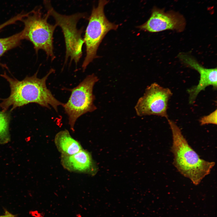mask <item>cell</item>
Returning a JSON list of instances; mask_svg holds the SVG:
<instances>
[{
    "instance_id": "1",
    "label": "cell",
    "mask_w": 217,
    "mask_h": 217,
    "mask_svg": "<svg viewBox=\"0 0 217 217\" xmlns=\"http://www.w3.org/2000/svg\"><path fill=\"white\" fill-rule=\"evenodd\" d=\"M51 68L42 78L37 77L38 71L32 76H27L21 80L8 76L5 72L1 76L8 83L11 90L7 98L0 99V108L6 111L11 107L10 111L16 108L31 103L37 104L48 109L51 106L57 112L58 107L64 103L57 99L48 89L46 81L50 74L55 72Z\"/></svg>"
},
{
    "instance_id": "2",
    "label": "cell",
    "mask_w": 217,
    "mask_h": 217,
    "mask_svg": "<svg viewBox=\"0 0 217 217\" xmlns=\"http://www.w3.org/2000/svg\"><path fill=\"white\" fill-rule=\"evenodd\" d=\"M168 121L172 134L171 149L174 165L182 175L194 185H198L210 174L215 162L201 158L189 145L176 123L169 119Z\"/></svg>"
},
{
    "instance_id": "3",
    "label": "cell",
    "mask_w": 217,
    "mask_h": 217,
    "mask_svg": "<svg viewBox=\"0 0 217 217\" xmlns=\"http://www.w3.org/2000/svg\"><path fill=\"white\" fill-rule=\"evenodd\" d=\"M49 15L48 13L43 15L40 8H36L22 19L24 25L22 31L23 39L30 42L36 52L42 49L46 52L47 58L53 61L55 58L53 52V33L57 27L47 21Z\"/></svg>"
},
{
    "instance_id": "4",
    "label": "cell",
    "mask_w": 217,
    "mask_h": 217,
    "mask_svg": "<svg viewBox=\"0 0 217 217\" xmlns=\"http://www.w3.org/2000/svg\"><path fill=\"white\" fill-rule=\"evenodd\" d=\"M108 0H99L96 7H93L89 19L83 40L86 47V55L82 68L84 71L88 65L98 57L97 52L103 38L110 31L117 30L118 25L109 21L106 17L104 8Z\"/></svg>"
},
{
    "instance_id": "5",
    "label": "cell",
    "mask_w": 217,
    "mask_h": 217,
    "mask_svg": "<svg viewBox=\"0 0 217 217\" xmlns=\"http://www.w3.org/2000/svg\"><path fill=\"white\" fill-rule=\"evenodd\" d=\"M47 13L53 17L57 26L61 28L64 36L66 47L64 64L70 58V63L74 61L77 65L82 55L84 41L81 35L83 27L78 30L77 24L81 18L86 17L84 13H78L70 15H62L56 12L52 6L50 0H44Z\"/></svg>"
},
{
    "instance_id": "6",
    "label": "cell",
    "mask_w": 217,
    "mask_h": 217,
    "mask_svg": "<svg viewBox=\"0 0 217 217\" xmlns=\"http://www.w3.org/2000/svg\"><path fill=\"white\" fill-rule=\"evenodd\" d=\"M99 80L93 74L88 75L78 85L71 89L70 98L63 107L68 116V123L72 131H74L76 121L79 117L97 109L94 104L95 97L93 90Z\"/></svg>"
},
{
    "instance_id": "7",
    "label": "cell",
    "mask_w": 217,
    "mask_h": 217,
    "mask_svg": "<svg viewBox=\"0 0 217 217\" xmlns=\"http://www.w3.org/2000/svg\"><path fill=\"white\" fill-rule=\"evenodd\" d=\"M172 93L168 88L156 83L147 86L143 96L138 100L135 109L139 116L155 115L167 119L168 102Z\"/></svg>"
},
{
    "instance_id": "8",
    "label": "cell",
    "mask_w": 217,
    "mask_h": 217,
    "mask_svg": "<svg viewBox=\"0 0 217 217\" xmlns=\"http://www.w3.org/2000/svg\"><path fill=\"white\" fill-rule=\"evenodd\" d=\"M186 24L184 17L179 13L172 10L165 11L163 9L154 7L148 20L137 28L151 33L167 30L181 32L184 30Z\"/></svg>"
},
{
    "instance_id": "9",
    "label": "cell",
    "mask_w": 217,
    "mask_h": 217,
    "mask_svg": "<svg viewBox=\"0 0 217 217\" xmlns=\"http://www.w3.org/2000/svg\"><path fill=\"white\" fill-rule=\"evenodd\" d=\"M178 57L186 65L197 71L200 74L198 84L187 90L189 94V102L193 104L199 93L209 86L215 90L217 87V68H207L200 65L191 56L184 53H180Z\"/></svg>"
},
{
    "instance_id": "10",
    "label": "cell",
    "mask_w": 217,
    "mask_h": 217,
    "mask_svg": "<svg viewBox=\"0 0 217 217\" xmlns=\"http://www.w3.org/2000/svg\"><path fill=\"white\" fill-rule=\"evenodd\" d=\"M63 167L70 172L94 175L96 167L91 154L83 149L72 155H61Z\"/></svg>"
},
{
    "instance_id": "11",
    "label": "cell",
    "mask_w": 217,
    "mask_h": 217,
    "mask_svg": "<svg viewBox=\"0 0 217 217\" xmlns=\"http://www.w3.org/2000/svg\"><path fill=\"white\" fill-rule=\"evenodd\" d=\"M54 141L55 146L61 155H72L83 149L79 142L73 138L66 129L58 133L55 136Z\"/></svg>"
},
{
    "instance_id": "12",
    "label": "cell",
    "mask_w": 217,
    "mask_h": 217,
    "mask_svg": "<svg viewBox=\"0 0 217 217\" xmlns=\"http://www.w3.org/2000/svg\"><path fill=\"white\" fill-rule=\"evenodd\" d=\"M11 119L10 112L0 111V144L7 143L10 140L9 125Z\"/></svg>"
},
{
    "instance_id": "13",
    "label": "cell",
    "mask_w": 217,
    "mask_h": 217,
    "mask_svg": "<svg viewBox=\"0 0 217 217\" xmlns=\"http://www.w3.org/2000/svg\"><path fill=\"white\" fill-rule=\"evenodd\" d=\"M23 39L22 31L7 37L0 38V58L7 51L19 46Z\"/></svg>"
},
{
    "instance_id": "14",
    "label": "cell",
    "mask_w": 217,
    "mask_h": 217,
    "mask_svg": "<svg viewBox=\"0 0 217 217\" xmlns=\"http://www.w3.org/2000/svg\"><path fill=\"white\" fill-rule=\"evenodd\" d=\"M200 123L201 125L212 124H217V109L206 116L202 117L200 119Z\"/></svg>"
},
{
    "instance_id": "15",
    "label": "cell",
    "mask_w": 217,
    "mask_h": 217,
    "mask_svg": "<svg viewBox=\"0 0 217 217\" xmlns=\"http://www.w3.org/2000/svg\"><path fill=\"white\" fill-rule=\"evenodd\" d=\"M0 217H17L16 215H15L10 212L8 211L5 210L4 213L3 215H0Z\"/></svg>"
},
{
    "instance_id": "16",
    "label": "cell",
    "mask_w": 217,
    "mask_h": 217,
    "mask_svg": "<svg viewBox=\"0 0 217 217\" xmlns=\"http://www.w3.org/2000/svg\"><path fill=\"white\" fill-rule=\"evenodd\" d=\"M76 217H82L80 213L76 214Z\"/></svg>"
}]
</instances>
